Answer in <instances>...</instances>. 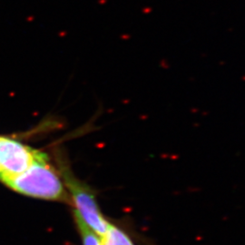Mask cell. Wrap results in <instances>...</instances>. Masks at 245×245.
Listing matches in <instances>:
<instances>
[{
  "instance_id": "obj_6",
  "label": "cell",
  "mask_w": 245,
  "mask_h": 245,
  "mask_svg": "<svg viewBox=\"0 0 245 245\" xmlns=\"http://www.w3.org/2000/svg\"><path fill=\"white\" fill-rule=\"evenodd\" d=\"M0 172H1V165H0Z\"/></svg>"
},
{
  "instance_id": "obj_4",
  "label": "cell",
  "mask_w": 245,
  "mask_h": 245,
  "mask_svg": "<svg viewBox=\"0 0 245 245\" xmlns=\"http://www.w3.org/2000/svg\"><path fill=\"white\" fill-rule=\"evenodd\" d=\"M101 238L103 245H135L125 231L112 223Z\"/></svg>"
},
{
  "instance_id": "obj_2",
  "label": "cell",
  "mask_w": 245,
  "mask_h": 245,
  "mask_svg": "<svg viewBox=\"0 0 245 245\" xmlns=\"http://www.w3.org/2000/svg\"><path fill=\"white\" fill-rule=\"evenodd\" d=\"M63 177L69 190L70 201L75 205L74 212L90 229L103 236L107 231L110 222L103 215L93 191L67 170L63 172Z\"/></svg>"
},
{
  "instance_id": "obj_1",
  "label": "cell",
  "mask_w": 245,
  "mask_h": 245,
  "mask_svg": "<svg viewBox=\"0 0 245 245\" xmlns=\"http://www.w3.org/2000/svg\"><path fill=\"white\" fill-rule=\"evenodd\" d=\"M0 181L12 190L30 197L70 203V196L57 172L40 153L26 171L15 175L0 173Z\"/></svg>"
},
{
  "instance_id": "obj_3",
  "label": "cell",
  "mask_w": 245,
  "mask_h": 245,
  "mask_svg": "<svg viewBox=\"0 0 245 245\" xmlns=\"http://www.w3.org/2000/svg\"><path fill=\"white\" fill-rule=\"evenodd\" d=\"M40 152L15 140L0 136V173L15 175L26 171L36 160Z\"/></svg>"
},
{
  "instance_id": "obj_5",
  "label": "cell",
  "mask_w": 245,
  "mask_h": 245,
  "mask_svg": "<svg viewBox=\"0 0 245 245\" xmlns=\"http://www.w3.org/2000/svg\"><path fill=\"white\" fill-rule=\"evenodd\" d=\"M74 214L76 227L80 233L83 245H103L101 236L98 235L92 229H90L76 213L74 212Z\"/></svg>"
}]
</instances>
